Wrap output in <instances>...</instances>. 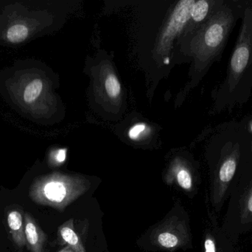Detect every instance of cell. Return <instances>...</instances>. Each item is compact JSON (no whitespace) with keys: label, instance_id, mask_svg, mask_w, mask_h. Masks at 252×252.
I'll return each mask as SVG.
<instances>
[{"label":"cell","instance_id":"5b68a950","mask_svg":"<svg viewBox=\"0 0 252 252\" xmlns=\"http://www.w3.org/2000/svg\"><path fill=\"white\" fill-rule=\"evenodd\" d=\"M25 221V235L27 245L31 252H44V247L47 241V236L38 226L35 219L25 213L24 216Z\"/></svg>","mask_w":252,"mask_h":252},{"label":"cell","instance_id":"2e32d148","mask_svg":"<svg viewBox=\"0 0 252 252\" xmlns=\"http://www.w3.org/2000/svg\"><path fill=\"white\" fill-rule=\"evenodd\" d=\"M66 149H59L56 152L54 156V162L57 164H61L64 162L66 160Z\"/></svg>","mask_w":252,"mask_h":252},{"label":"cell","instance_id":"277c9868","mask_svg":"<svg viewBox=\"0 0 252 252\" xmlns=\"http://www.w3.org/2000/svg\"><path fill=\"white\" fill-rule=\"evenodd\" d=\"M188 233L185 225L176 217H170L153 231L151 241L157 247L174 251L185 245Z\"/></svg>","mask_w":252,"mask_h":252},{"label":"cell","instance_id":"d6986e66","mask_svg":"<svg viewBox=\"0 0 252 252\" xmlns=\"http://www.w3.org/2000/svg\"><path fill=\"white\" fill-rule=\"evenodd\" d=\"M247 207H248L249 211L252 213V194L251 196L250 197V199H249Z\"/></svg>","mask_w":252,"mask_h":252},{"label":"cell","instance_id":"ba28073f","mask_svg":"<svg viewBox=\"0 0 252 252\" xmlns=\"http://www.w3.org/2000/svg\"><path fill=\"white\" fill-rule=\"evenodd\" d=\"M58 236L59 241L69 246L75 252H86L85 247L74 226L73 219H69L59 228Z\"/></svg>","mask_w":252,"mask_h":252},{"label":"cell","instance_id":"9c48e42d","mask_svg":"<svg viewBox=\"0 0 252 252\" xmlns=\"http://www.w3.org/2000/svg\"><path fill=\"white\" fill-rule=\"evenodd\" d=\"M167 184L176 183L184 190L190 191L192 188V177L190 172L179 162L173 164L166 179Z\"/></svg>","mask_w":252,"mask_h":252},{"label":"cell","instance_id":"7a4b0ae2","mask_svg":"<svg viewBox=\"0 0 252 252\" xmlns=\"http://www.w3.org/2000/svg\"><path fill=\"white\" fill-rule=\"evenodd\" d=\"M252 12L246 11L242 31L238 39V44L231 58L230 85L236 84L240 77L248 65L252 50Z\"/></svg>","mask_w":252,"mask_h":252},{"label":"cell","instance_id":"8992f818","mask_svg":"<svg viewBox=\"0 0 252 252\" xmlns=\"http://www.w3.org/2000/svg\"><path fill=\"white\" fill-rule=\"evenodd\" d=\"M195 2V0H182L178 3L169 23L165 36L179 32L185 26L191 18L192 7Z\"/></svg>","mask_w":252,"mask_h":252},{"label":"cell","instance_id":"52a82bcc","mask_svg":"<svg viewBox=\"0 0 252 252\" xmlns=\"http://www.w3.org/2000/svg\"><path fill=\"white\" fill-rule=\"evenodd\" d=\"M7 223L12 239L19 247L27 245L25 235L24 216L20 210H11L7 213Z\"/></svg>","mask_w":252,"mask_h":252},{"label":"cell","instance_id":"4fadbf2b","mask_svg":"<svg viewBox=\"0 0 252 252\" xmlns=\"http://www.w3.org/2000/svg\"><path fill=\"white\" fill-rule=\"evenodd\" d=\"M28 29L22 25H16L9 28L7 31V38L13 43L21 42L27 38Z\"/></svg>","mask_w":252,"mask_h":252},{"label":"cell","instance_id":"5bb4252c","mask_svg":"<svg viewBox=\"0 0 252 252\" xmlns=\"http://www.w3.org/2000/svg\"><path fill=\"white\" fill-rule=\"evenodd\" d=\"M106 90L111 98H115L121 93V86L115 75H109L105 83Z\"/></svg>","mask_w":252,"mask_h":252},{"label":"cell","instance_id":"e0dca14e","mask_svg":"<svg viewBox=\"0 0 252 252\" xmlns=\"http://www.w3.org/2000/svg\"><path fill=\"white\" fill-rule=\"evenodd\" d=\"M204 252H216V244L211 238H207L204 242Z\"/></svg>","mask_w":252,"mask_h":252},{"label":"cell","instance_id":"30bf717a","mask_svg":"<svg viewBox=\"0 0 252 252\" xmlns=\"http://www.w3.org/2000/svg\"><path fill=\"white\" fill-rule=\"evenodd\" d=\"M236 160L233 158H229L226 159L220 167L219 171V179L220 181L227 183L230 181L236 171Z\"/></svg>","mask_w":252,"mask_h":252},{"label":"cell","instance_id":"8fae6325","mask_svg":"<svg viewBox=\"0 0 252 252\" xmlns=\"http://www.w3.org/2000/svg\"><path fill=\"white\" fill-rule=\"evenodd\" d=\"M42 81L40 79H35L30 83L24 93V99L27 103H31L34 102L39 96L42 90Z\"/></svg>","mask_w":252,"mask_h":252},{"label":"cell","instance_id":"ffe728a7","mask_svg":"<svg viewBox=\"0 0 252 252\" xmlns=\"http://www.w3.org/2000/svg\"><path fill=\"white\" fill-rule=\"evenodd\" d=\"M251 130H252V125H251Z\"/></svg>","mask_w":252,"mask_h":252},{"label":"cell","instance_id":"3957f363","mask_svg":"<svg viewBox=\"0 0 252 252\" xmlns=\"http://www.w3.org/2000/svg\"><path fill=\"white\" fill-rule=\"evenodd\" d=\"M233 20L232 11L229 9L223 8L207 25L202 38L204 48L207 50V54H214L223 47Z\"/></svg>","mask_w":252,"mask_h":252},{"label":"cell","instance_id":"9a60e30c","mask_svg":"<svg viewBox=\"0 0 252 252\" xmlns=\"http://www.w3.org/2000/svg\"><path fill=\"white\" fill-rule=\"evenodd\" d=\"M145 129V125L143 124H137V125L134 126L133 128L130 129L129 131V137L131 139H137L138 136H139L142 132H143Z\"/></svg>","mask_w":252,"mask_h":252},{"label":"cell","instance_id":"7c38bea8","mask_svg":"<svg viewBox=\"0 0 252 252\" xmlns=\"http://www.w3.org/2000/svg\"><path fill=\"white\" fill-rule=\"evenodd\" d=\"M210 10V3L206 0L195 1L191 13V18L195 22H199L204 20L208 14Z\"/></svg>","mask_w":252,"mask_h":252},{"label":"cell","instance_id":"ac0fdd59","mask_svg":"<svg viewBox=\"0 0 252 252\" xmlns=\"http://www.w3.org/2000/svg\"><path fill=\"white\" fill-rule=\"evenodd\" d=\"M59 252H74V250H72V248H71L69 246H66V247H65L64 248L62 249V250H60Z\"/></svg>","mask_w":252,"mask_h":252},{"label":"cell","instance_id":"6da1fadb","mask_svg":"<svg viewBox=\"0 0 252 252\" xmlns=\"http://www.w3.org/2000/svg\"><path fill=\"white\" fill-rule=\"evenodd\" d=\"M91 186L87 179L54 173L37 179L31 185L30 198L39 205L63 212Z\"/></svg>","mask_w":252,"mask_h":252}]
</instances>
